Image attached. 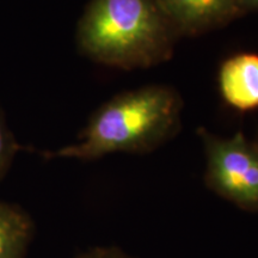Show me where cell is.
I'll list each match as a JSON object with an SVG mask.
<instances>
[{
  "label": "cell",
  "instance_id": "cell-4",
  "mask_svg": "<svg viewBox=\"0 0 258 258\" xmlns=\"http://www.w3.org/2000/svg\"><path fill=\"white\" fill-rule=\"evenodd\" d=\"M179 37L198 36L246 15L241 0H157Z\"/></svg>",
  "mask_w": 258,
  "mask_h": 258
},
{
  "label": "cell",
  "instance_id": "cell-3",
  "mask_svg": "<svg viewBox=\"0 0 258 258\" xmlns=\"http://www.w3.org/2000/svg\"><path fill=\"white\" fill-rule=\"evenodd\" d=\"M206 156L207 188L238 208L258 212V143L243 132L222 138L198 129Z\"/></svg>",
  "mask_w": 258,
  "mask_h": 258
},
{
  "label": "cell",
  "instance_id": "cell-7",
  "mask_svg": "<svg viewBox=\"0 0 258 258\" xmlns=\"http://www.w3.org/2000/svg\"><path fill=\"white\" fill-rule=\"evenodd\" d=\"M22 148L23 147L10 128L5 112L0 105V182L9 173L16 156Z\"/></svg>",
  "mask_w": 258,
  "mask_h": 258
},
{
  "label": "cell",
  "instance_id": "cell-10",
  "mask_svg": "<svg viewBox=\"0 0 258 258\" xmlns=\"http://www.w3.org/2000/svg\"><path fill=\"white\" fill-rule=\"evenodd\" d=\"M256 141H257V143H258V138H257V140H256Z\"/></svg>",
  "mask_w": 258,
  "mask_h": 258
},
{
  "label": "cell",
  "instance_id": "cell-2",
  "mask_svg": "<svg viewBox=\"0 0 258 258\" xmlns=\"http://www.w3.org/2000/svg\"><path fill=\"white\" fill-rule=\"evenodd\" d=\"M178 38L157 0H89L76 31L80 54L120 70L166 62Z\"/></svg>",
  "mask_w": 258,
  "mask_h": 258
},
{
  "label": "cell",
  "instance_id": "cell-9",
  "mask_svg": "<svg viewBox=\"0 0 258 258\" xmlns=\"http://www.w3.org/2000/svg\"><path fill=\"white\" fill-rule=\"evenodd\" d=\"M243 8L246 14L252 11H258V0H241Z\"/></svg>",
  "mask_w": 258,
  "mask_h": 258
},
{
  "label": "cell",
  "instance_id": "cell-5",
  "mask_svg": "<svg viewBox=\"0 0 258 258\" xmlns=\"http://www.w3.org/2000/svg\"><path fill=\"white\" fill-rule=\"evenodd\" d=\"M218 85L226 104L240 112L258 109V54L237 53L220 64Z\"/></svg>",
  "mask_w": 258,
  "mask_h": 258
},
{
  "label": "cell",
  "instance_id": "cell-6",
  "mask_svg": "<svg viewBox=\"0 0 258 258\" xmlns=\"http://www.w3.org/2000/svg\"><path fill=\"white\" fill-rule=\"evenodd\" d=\"M34 234V220L24 208L0 201V258L27 257Z\"/></svg>",
  "mask_w": 258,
  "mask_h": 258
},
{
  "label": "cell",
  "instance_id": "cell-1",
  "mask_svg": "<svg viewBox=\"0 0 258 258\" xmlns=\"http://www.w3.org/2000/svg\"><path fill=\"white\" fill-rule=\"evenodd\" d=\"M182 108L179 93L167 85L118 93L93 112L77 143L38 153L46 160L91 161L111 153L152 152L178 133Z\"/></svg>",
  "mask_w": 258,
  "mask_h": 258
},
{
  "label": "cell",
  "instance_id": "cell-8",
  "mask_svg": "<svg viewBox=\"0 0 258 258\" xmlns=\"http://www.w3.org/2000/svg\"><path fill=\"white\" fill-rule=\"evenodd\" d=\"M73 258H138L131 256L120 247L115 246H97L77 254Z\"/></svg>",
  "mask_w": 258,
  "mask_h": 258
}]
</instances>
